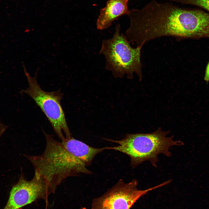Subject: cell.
Returning a JSON list of instances; mask_svg holds the SVG:
<instances>
[{"mask_svg": "<svg viewBox=\"0 0 209 209\" xmlns=\"http://www.w3.org/2000/svg\"><path fill=\"white\" fill-rule=\"evenodd\" d=\"M128 15L130 25L125 36L137 46L163 36L196 39L203 33L206 23L201 10L185 9L155 0L141 8L132 9Z\"/></svg>", "mask_w": 209, "mask_h": 209, "instance_id": "cell-1", "label": "cell"}, {"mask_svg": "<svg viewBox=\"0 0 209 209\" xmlns=\"http://www.w3.org/2000/svg\"><path fill=\"white\" fill-rule=\"evenodd\" d=\"M46 146L39 155H25L32 164L35 174L44 179L52 193L66 178L80 173L90 174L85 165L69 152L61 141L44 132Z\"/></svg>", "mask_w": 209, "mask_h": 209, "instance_id": "cell-2", "label": "cell"}, {"mask_svg": "<svg viewBox=\"0 0 209 209\" xmlns=\"http://www.w3.org/2000/svg\"><path fill=\"white\" fill-rule=\"evenodd\" d=\"M169 131H163L161 128L150 133L127 134L120 140L105 139L107 140L118 144L114 147H105V149H112L124 153L131 159L130 164L135 167L143 162L148 161L156 167L158 155L163 154L170 156V147L174 145H183L179 140L175 141L173 137H167Z\"/></svg>", "mask_w": 209, "mask_h": 209, "instance_id": "cell-3", "label": "cell"}, {"mask_svg": "<svg viewBox=\"0 0 209 209\" xmlns=\"http://www.w3.org/2000/svg\"><path fill=\"white\" fill-rule=\"evenodd\" d=\"M120 26L117 24L113 37L103 40L99 53L106 60V69L111 71L115 78H122L126 75L131 79L135 73L139 80L143 75L140 61L142 46L132 48L125 36L121 33Z\"/></svg>", "mask_w": 209, "mask_h": 209, "instance_id": "cell-4", "label": "cell"}, {"mask_svg": "<svg viewBox=\"0 0 209 209\" xmlns=\"http://www.w3.org/2000/svg\"><path fill=\"white\" fill-rule=\"evenodd\" d=\"M24 71L28 82V87L19 93L29 96L39 107L51 123L55 133L61 141L72 137L68 126L61 101L63 93L60 91L46 92L39 85L37 80V71L34 77L27 72L22 62Z\"/></svg>", "mask_w": 209, "mask_h": 209, "instance_id": "cell-5", "label": "cell"}, {"mask_svg": "<svg viewBox=\"0 0 209 209\" xmlns=\"http://www.w3.org/2000/svg\"><path fill=\"white\" fill-rule=\"evenodd\" d=\"M138 184L136 179L128 183H125L120 179L104 194L93 200L91 209H130L140 197L165 185L163 182L141 190L138 189Z\"/></svg>", "mask_w": 209, "mask_h": 209, "instance_id": "cell-6", "label": "cell"}, {"mask_svg": "<svg viewBox=\"0 0 209 209\" xmlns=\"http://www.w3.org/2000/svg\"><path fill=\"white\" fill-rule=\"evenodd\" d=\"M52 192L45 180L34 174L30 180L21 173L18 182L12 188L3 209H19L38 199L46 200Z\"/></svg>", "mask_w": 209, "mask_h": 209, "instance_id": "cell-7", "label": "cell"}, {"mask_svg": "<svg viewBox=\"0 0 209 209\" xmlns=\"http://www.w3.org/2000/svg\"><path fill=\"white\" fill-rule=\"evenodd\" d=\"M128 0H109L106 6L101 9L96 22L98 30L108 28L112 23L120 17L128 15L129 10L128 6Z\"/></svg>", "mask_w": 209, "mask_h": 209, "instance_id": "cell-8", "label": "cell"}, {"mask_svg": "<svg viewBox=\"0 0 209 209\" xmlns=\"http://www.w3.org/2000/svg\"><path fill=\"white\" fill-rule=\"evenodd\" d=\"M61 141L69 152L83 162L87 166L91 164L97 154L105 150V147H92L73 137Z\"/></svg>", "mask_w": 209, "mask_h": 209, "instance_id": "cell-9", "label": "cell"}, {"mask_svg": "<svg viewBox=\"0 0 209 209\" xmlns=\"http://www.w3.org/2000/svg\"><path fill=\"white\" fill-rule=\"evenodd\" d=\"M182 4L194 5L203 8L209 12V0H168Z\"/></svg>", "mask_w": 209, "mask_h": 209, "instance_id": "cell-10", "label": "cell"}, {"mask_svg": "<svg viewBox=\"0 0 209 209\" xmlns=\"http://www.w3.org/2000/svg\"><path fill=\"white\" fill-rule=\"evenodd\" d=\"M204 79L207 82L209 81V62L206 66Z\"/></svg>", "mask_w": 209, "mask_h": 209, "instance_id": "cell-11", "label": "cell"}, {"mask_svg": "<svg viewBox=\"0 0 209 209\" xmlns=\"http://www.w3.org/2000/svg\"><path fill=\"white\" fill-rule=\"evenodd\" d=\"M129 0H128V1H129Z\"/></svg>", "mask_w": 209, "mask_h": 209, "instance_id": "cell-12", "label": "cell"}]
</instances>
